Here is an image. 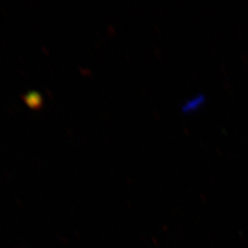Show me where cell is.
<instances>
[{
  "label": "cell",
  "mask_w": 248,
  "mask_h": 248,
  "mask_svg": "<svg viewBox=\"0 0 248 248\" xmlns=\"http://www.w3.org/2000/svg\"><path fill=\"white\" fill-rule=\"evenodd\" d=\"M25 102L27 104L33 108H38L43 104L42 96L36 92L28 93L25 97Z\"/></svg>",
  "instance_id": "obj_1"
},
{
  "label": "cell",
  "mask_w": 248,
  "mask_h": 248,
  "mask_svg": "<svg viewBox=\"0 0 248 248\" xmlns=\"http://www.w3.org/2000/svg\"><path fill=\"white\" fill-rule=\"evenodd\" d=\"M202 101H203V97H202V96L197 97V98H193L192 100L186 102V104L182 108V109L186 112H188L190 110H194L202 105Z\"/></svg>",
  "instance_id": "obj_2"
}]
</instances>
